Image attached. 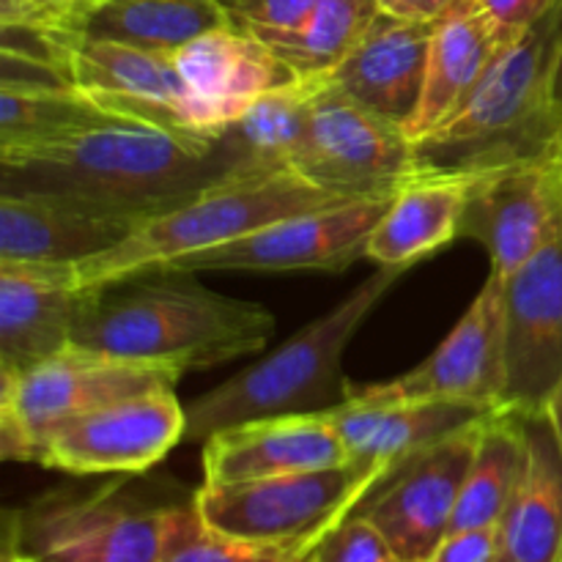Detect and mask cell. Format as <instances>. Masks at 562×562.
<instances>
[{
	"instance_id": "15",
	"label": "cell",
	"mask_w": 562,
	"mask_h": 562,
	"mask_svg": "<svg viewBox=\"0 0 562 562\" xmlns=\"http://www.w3.org/2000/svg\"><path fill=\"white\" fill-rule=\"evenodd\" d=\"M508 409L543 412L562 379V234L505 278Z\"/></svg>"
},
{
	"instance_id": "30",
	"label": "cell",
	"mask_w": 562,
	"mask_h": 562,
	"mask_svg": "<svg viewBox=\"0 0 562 562\" xmlns=\"http://www.w3.org/2000/svg\"><path fill=\"white\" fill-rule=\"evenodd\" d=\"M376 14V0H318L300 27L272 33L261 42H267L300 77H327L344 64Z\"/></svg>"
},
{
	"instance_id": "23",
	"label": "cell",
	"mask_w": 562,
	"mask_h": 562,
	"mask_svg": "<svg viewBox=\"0 0 562 562\" xmlns=\"http://www.w3.org/2000/svg\"><path fill=\"white\" fill-rule=\"evenodd\" d=\"M508 38L499 33L481 0H456L431 27L426 88L415 119L406 126L412 143L431 135L464 104L472 88Z\"/></svg>"
},
{
	"instance_id": "11",
	"label": "cell",
	"mask_w": 562,
	"mask_h": 562,
	"mask_svg": "<svg viewBox=\"0 0 562 562\" xmlns=\"http://www.w3.org/2000/svg\"><path fill=\"white\" fill-rule=\"evenodd\" d=\"M357 401H467L483 409H508L505 366V278L488 272L453 333L412 371L390 382L351 384Z\"/></svg>"
},
{
	"instance_id": "9",
	"label": "cell",
	"mask_w": 562,
	"mask_h": 562,
	"mask_svg": "<svg viewBox=\"0 0 562 562\" xmlns=\"http://www.w3.org/2000/svg\"><path fill=\"white\" fill-rule=\"evenodd\" d=\"M294 170L346 201H368L393 198L420 165L404 126L362 104L327 75L318 77Z\"/></svg>"
},
{
	"instance_id": "33",
	"label": "cell",
	"mask_w": 562,
	"mask_h": 562,
	"mask_svg": "<svg viewBox=\"0 0 562 562\" xmlns=\"http://www.w3.org/2000/svg\"><path fill=\"white\" fill-rule=\"evenodd\" d=\"M220 3L231 25L263 38L300 27L318 0H220Z\"/></svg>"
},
{
	"instance_id": "10",
	"label": "cell",
	"mask_w": 562,
	"mask_h": 562,
	"mask_svg": "<svg viewBox=\"0 0 562 562\" xmlns=\"http://www.w3.org/2000/svg\"><path fill=\"white\" fill-rule=\"evenodd\" d=\"M393 198L346 201L278 220L250 236L179 258L157 274L195 272H344L366 258L368 239Z\"/></svg>"
},
{
	"instance_id": "16",
	"label": "cell",
	"mask_w": 562,
	"mask_h": 562,
	"mask_svg": "<svg viewBox=\"0 0 562 562\" xmlns=\"http://www.w3.org/2000/svg\"><path fill=\"white\" fill-rule=\"evenodd\" d=\"M173 60L187 88V119L201 137H220L263 93L300 80L267 42L234 25L203 33Z\"/></svg>"
},
{
	"instance_id": "4",
	"label": "cell",
	"mask_w": 562,
	"mask_h": 562,
	"mask_svg": "<svg viewBox=\"0 0 562 562\" xmlns=\"http://www.w3.org/2000/svg\"><path fill=\"white\" fill-rule=\"evenodd\" d=\"M406 269L379 267L346 294L333 311L296 329L263 360L241 368L187 406L184 445L206 442L212 434L241 423L285 415H327L349 404L344 351L379 302L395 289Z\"/></svg>"
},
{
	"instance_id": "1",
	"label": "cell",
	"mask_w": 562,
	"mask_h": 562,
	"mask_svg": "<svg viewBox=\"0 0 562 562\" xmlns=\"http://www.w3.org/2000/svg\"><path fill=\"white\" fill-rule=\"evenodd\" d=\"M0 170V192L58 198L135 225L195 201L220 181L250 176L231 157L223 135L190 140L137 121L3 154Z\"/></svg>"
},
{
	"instance_id": "40",
	"label": "cell",
	"mask_w": 562,
	"mask_h": 562,
	"mask_svg": "<svg viewBox=\"0 0 562 562\" xmlns=\"http://www.w3.org/2000/svg\"><path fill=\"white\" fill-rule=\"evenodd\" d=\"M497 562H514V560H510V558H508V554H505V552H503V554H499V560H497Z\"/></svg>"
},
{
	"instance_id": "14",
	"label": "cell",
	"mask_w": 562,
	"mask_h": 562,
	"mask_svg": "<svg viewBox=\"0 0 562 562\" xmlns=\"http://www.w3.org/2000/svg\"><path fill=\"white\" fill-rule=\"evenodd\" d=\"M560 234L562 157L477 173L461 220V239L486 247L492 272L508 278Z\"/></svg>"
},
{
	"instance_id": "17",
	"label": "cell",
	"mask_w": 562,
	"mask_h": 562,
	"mask_svg": "<svg viewBox=\"0 0 562 562\" xmlns=\"http://www.w3.org/2000/svg\"><path fill=\"white\" fill-rule=\"evenodd\" d=\"M91 296L77 289L71 263L0 261V373H22L69 349Z\"/></svg>"
},
{
	"instance_id": "19",
	"label": "cell",
	"mask_w": 562,
	"mask_h": 562,
	"mask_svg": "<svg viewBox=\"0 0 562 562\" xmlns=\"http://www.w3.org/2000/svg\"><path fill=\"white\" fill-rule=\"evenodd\" d=\"M431 27L434 22L426 25L395 20L379 11L371 27L329 77L406 132L426 88Z\"/></svg>"
},
{
	"instance_id": "27",
	"label": "cell",
	"mask_w": 562,
	"mask_h": 562,
	"mask_svg": "<svg viewBox=\"0 0 562 562\" xmlns=\"http://www.w3.org/2000/svg\"><path fill=\"white\" fill-rule=\"evenodd\" d=\"M316 88L318 77H300L291 86L263 93L223 132L225 148L245 173L294 168L311 124Z\"/></svg>"
},
{
	"instance_id": "8",
	"label": "cell",
	"mask_w": 562,
	"mask_h": 562,
	"mask_svg": "<svg viewBox=\"0 0 562 562\" xmlns=\"http://www.w3.org/2000/svg\"><path fill=\"white\" fill-rule=\"evenodd\" d=\"M390 470L349 459L327 470L241 483H203L195 508L212 530L263 543H318Z\"/></svg>"
},
{
	"instance_id": "24",
	"label": "cell",
	"mask_w": 562,
	"mask_h": 562,
	"mask_svg": "<svg viewBox=\"0 0 562 562\" xmlns=\"http://www.w3.org/2000/svg\"><path fill=\"white\" fill-rule=\"evenodd\" d=\"M527 459L503 519L514 562H562V448L547 412L525 415Z\"/></svg>"
},
{
	"instance_id": "35",
	"label": "cell",
	"mask_w": 562,
	"mask_h": 562,
	"mask_svg": "<svg viewBox=\"0 0 562 562\" xmlns=\"http://www.w3.org/2000/svg\"><path fill=\"white\" fill-rule=\"evenodd\" d=\"M503 554V527H472L448 532L428 562H497Z\"/></svg>"
},
{
	"instance_id": "7",
	"label": "cell",
	"mask_w": 562,
	"mask_h": 562,
	"mask_svg": "<svg viewBox=\"0 0 562 562\" xmlns=\"http://www.w3.org/2000/svg\"><path fill=\"white\" fill-rule=\"evenodd\" d=\"M184 371L168 362L126 360L69 346L22 373H0V456L36 464L42 439L93 409L176 387Z\"/></svg>"
},
{
	"instance_id": "18",
	"label": "cell",
	"mask_w": 562,
	"mask_h": 562,
	"mask_svg": "<svg viewBox=\"0 0 562 562\" xmlns=\"http://www.w3.org/2000/svg\"><path fill=\"white\" fill-rule=\"evenodd\" d=\"M349 461L329 415H285L241 423L203 442V483H241L327 470Z\"/></svg>"
},
{
	"instance_id": "22",
	"label": "cell",
	"mask_w": 562,
	"mask_h": 562,
	"mask_svg": "<svg viewBox=\"0 0 562 562\" xmlns=\"http://www.w3.org/2000/svg\"><path fill=\"white\" fill-rule=\"evenodd\" d=\"M475 179L477 173L417 170L373 228L366 258L376 267L409 269L459 239Z\"/></svg>"
},
{
	"instance_id": "34",
	"label": "cell",
	"mask_w": 562,
	"mask_h": 562,
	"mask_svg": "<svg viewBox=\"0 0 562 562\" xmlns=\"http://www.w3.org/2000/svg\"><path fill=\"white\" fill-rule=\"evenodd\" d=\"M99 3L104 0H0V22L77 33L82 16Z\"/></svg>"
},
{
	"instance_id": "6",
	"label": "cell",
	"mask_w": 562,
	"mask_h": 562,
	"mask_svg": "<svg viewBox=\"0 0 562 562\" xmlns=\"http://www.w3.org/2000/svg\"><path fill=\"white\" fill-rule=\"evenodd\" d=\"M88 492L58 488L5 519V547L27 562H162L165 519L176 494L140 481Z\"/></svg>"
},
{
	"instance_id": "20",
	"label": "cell",
	"mask_w": 562,
	"mask_h": 562,
	"mask_svg": "<svg viewBox=\"0 0 562 562\" xmlns=\"http://www.w3.org/2000/svg\"><path fill=\"white\" fill-rule=\"evenodd\" d=\"M135 228L130 220L58 198L0 192V261L77 263L115 247Z\"/></svg>"
},
{
	"instance_id": "38",
	"label": "cell",
	"mask_w": 562,
	"mask_h": 562,
	"mask_svg": "<svg viewBox=\"0 0 562 562\" xmlns=\"http://www.w3.org/2000/svg\"><path fill=\"white\" fill-rule=\"evenodd\" d=\"M543 412H547L549 423H552L554 434H558V442H560V448H562V379H560L558 387H554V393L549 395V401H547V406H543Z\"/></svg>"
},
{
	"instance_id": "12",
	"label": "cell",
	"mask_w": 562,
	"mask_h": 562,
	"mask_svg": "<svg viewBox=\"0 0 562 562\" xmlns=\"http://www.w3.org/2000/svg\"><path fill=\"white\" fill-rule=\"evenodd\" d=\"M157 387L60 423L42 439L36 464L69 475H143L184 445L187 406Z\"/></svg>"
},
{
	"instance_id": "5",
	"label": "cell",
	"mask_w": 562,
	"mask_h": 562,
	"mask_svg": "<svg viewBox=\"0 0 562 562\" xmlns=\"http://www.w3.org/2000/svg\"><path fill=\"white\" fill-rule=\"evenodd\" d=\"M346 203L294 168L234 176L168 214L137 225L124 241L75 267L77 289L97 291L162 272L168 263L250 236L278 220Z\"/></svg>"
},
{
	"instance_id": "28",
	"label": "cell",
	"mask_w": 562,
	"mask_h": 562,
	"mask_svg": "<svg viewBox=\"0 0 562 562\" xmlns=\"http://www.w3.org/2000/svg\"><path fill=\"white\" fill-rule=\"evenodd\" d=\"M527 459L525 415L514 409L494 412L486 417L477 437L475 456L456 505L450 532L472 527L503 525L505 510L519 486Z\"/></svg>"
},
{
	"instance_id": "13",
	"label": "cell",
	"mask_w": 562,
	"mask_h": 562,
	"mask_svg": "<svg viewBox=\"0 0 562 562\" xmlns=\"http://www.w3.org/2000/svg\"><path fill=\"white\" fill-rule=\"evenodd\" d=\"M481 426L483 420L395 464L357 505L355 514L387 538L401 562H428L450 532Z\"/></svg>"
},
{
	"instance_id": "31",
	"label": "cell",
	"mask_w": 562,
	"mask_h": 562,
	"mask_svg": "<svg viewBox=\"0 0 562 562\" xmlns=\"http://www.w3.org/2000/svg\"><path fill=\"white\" fill-rule=\"evenodd\" d=\"M316 543H263L212 530L195 508V494L170 505L162 562H311Z\"/></svg>"
},
{
	"instance_id": "32",
	"label": "cell",
	"mask_w": 562,
	"mask_h": 562,
	"mask_svg": "<svg viewBox=\"0 0 562 562\" xmlns=\"http://www.w3.org/2000/svg\"><path fill=\"white\" fill-rule=\"evenodd\" d=\"M311 562H401L387 538L360 514H351L313 549Z\"/></svg>"
},
{
	"instance_id": "36",
	"label": "cell",
	"mask_w": 562,
	"mask_h": 562,
	"mask_svg": "<svg viewBox=\"0 0 562 562\" xmlns=\"http://www.w3.org/2000/svg\"><path fill=\"white\" fill-rule=\"evenodd\" d=\"M483 9L494 20L505 38L519 36L530 25H536L543 14L558 5V0H481Z\"/></svg>"
},
{
	"instance_id": "2",
	"label": "cell",
	"mask_w": 562,
	"mask_h": 562,
	"mask_svg": "<svg viewBox=\"0 0 562 562\" xmlns=\"http://www.w3.org/2000/svg\"><path fill=\"white\" fill-rule=\"evenodd\" d=\"M124 291L97 289L71 333V346L206 371L267 349L274 316L258 302L206 289L190 274H146Z\"/></svg>"
},
{
	"instance_id": "3",
	"label": "cell",
	"mask_w": 562,
	"mask_h": 562,
	"mask_svg": "<svg viewBox=\"0 0 562 562\" xmlns=\"http://www.w3.org/2000/svg\"><path fill=\"white\" fill-rule=\"evenodd\" d=\"M560 44L562 0L536 25L508 38L464 104L415 143L417 165L483 173L562 157V108L554 93Z\"/></svg>"
},
{
	"instance_id": "29",
	"label": "cell",
	"mask_w": 562,
	"mask_h": 562,
	"mask_svg": "<svg viewBox=\"0 0 562 562\" xmlns=\"http://www.w3.org/2000/svg\"><path fill=\"white\" fill-rule=\"evenodd\" d=\"M80 88H0V157L115 124Z\"/></svg>"
},
{
	"instance_id": "37",
	"label": "cell",
	"mask_w": 562,
	"mask_h": 562,
	"mask_svg": "<svg viewBox=\"0 0 562 562\" xmlns=\"http://www.w3.org/2000/svg\"><path fill=\"white\" fill-rule=\"evenodd\" d=\"M453 3L456 0H376L382 14L406 22H426V25L448 14Z\"/></svg>"
},
{
	"instance_id": "25",
	"label": "cell",
	"mask_w": 562,
	"mask_h": 562,
	"mask_svg": "<svg viewBox=\"0 0 562 562\" xmlns=\"http://www.w3.org/2000/svg\"><path fill=\"white\" fill-rule=\"evenodd\" d=\"M69 71L75 88L91 97L99 108L148 102L176 110L187 119V88L173 55L75 33L69 42Z\"/></svg>"
},
{
	"instance_id": "39",
	"label": "cell",
	"mask_w": 562,
	"mask_h": 562,
	"mask_svg": "<svg viewBox=\"0 0 562 562\" xmlns=\"http://www.w3.org/2000/svg\"><path fill=\"white\" fill-rule=\"evenodd\" d=\"M554 93H558V102L562 108V44H560V58H558V77H554Z\"/></svg>"
},
{
	"instance_id": "26",
	"label": "cell",
	"mask_w": 562,
	"mask_h": 562,
	"mask_svg": "<svg viewBox=\"0 0 562 562\" xmlns=\"http://www.w3.org/2000/svg\"><path fill=\"white\" fill-rule=\"evenodd\" d=\"M231 25L220 0H104L77 25L88 38L176 55L214 27Z\"/></svg>"
},
{
	"instance_id": "21",
	"label": "cell",
	"mask_w": 562,
	"mask_h": 562,
	"mask_svg": "<svg viewBox=\"0 0 562 562\" xmlns=\"http://www.w3.org/2000/svg\"><path fill=\"white\" fill-rule=\"evenodd\" d=\"M503 412V409H499ZM344 437L349 459L393 470L445 437L486 420L494 409L467 401H357L327 412Z\"/></svg>"
}]
</instances>
